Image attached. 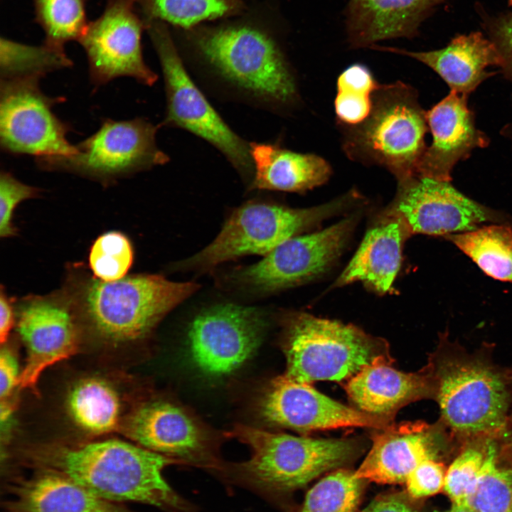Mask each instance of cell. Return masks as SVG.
Wrapping results in <instances>:
<instances>
[{"mask_svg": "<svg viewBox=\"0 0 512 512\" xmlns=\"http://www.w3.org/2000/svg\"><path fill=\"white\" fill-rule=\"evenodd\" d=\"M254 174L251 188L301 192L320 186L330 176L329 164L312 154L277 144L250 142Z\"/></svg>", "mask_w": 512, "mask_h": 512, "instance_id": "cb8c5ba5", "label": "cell"}, {"mask_svg": "<svg viewBox=\"0 0 512 512\" xmlns=\"http://www.w3.org/2000/svg\"><path fill=\"white\" fill-rule=\"evenodd\" d=\"M432 142L417 166L416 176L451 181L454 165L476 148L488 146L489 139L475 125L467 96L451 91L427 112Z\"/></svg>", "mask_w": 512, "mask_h": 512, "instance_id": "ffe728a7", "label": "cell"}, {"mask_svg": "<svg viewBox=\"0 0 512 512\" xmlns=\"http://www.w3.org/2000/svg\"><path fill=\"white\" fill-rule=\"evenodd\" d=\"M403 233L394 220L370 229L335 286L362 281L380 293L389 291L400 265Z\"/></svg>", "mask_w": 512, "mask_h": 512, "instance_id": "484cf974", "label": "cell"}, {"mask_svg": "<svg viewBox=\"0 0 512 512\" xmlns=\"http://www.w3.org/2000/svg\"><path fill=\"white\" fill-rule=\"evenodd\" d=\"M450 0H350L346 11L348 40L353 48L383 40L415 36L433 9Z\"/></svg>", "mask_w": 512, "mask_h": 512, "instance_id": "603a6c76", "label": "cell"}, {"mask_svg": "<svg viewBox=\"0 0 512 512\" xmlns=\"http://www.w3.org/2000/svg\"><path fill=\"white\" fill-rule=\"evenodd\" d=\"M447 468L439 459H428L421 462L407 476L405 484L409 494L415 498L434 495L444 490Z\"/></svg>", "mask_w": 512, "mask_h": 512, "instance_id": "74e56055", "label": "cell"}, {"mask_svg": "<svg viewBox=\"0 0 512 512\" xmlns=\"http://www.w3.org/2000/svg\"><path fill=\"white\" fill-rule=\"evenodd\" d=\"M444 512H476L472 508L468 505L452 504V507Z\"/></svg>", "mask_w": 512, "mask_h": 512, "instance_id": "7bdbcfd3", "label": "cell"}, {"mask_svg": "<svg viewBox=\"0 0 512 512\" xmlns=\"http://www.w3.org/2000/svg\"><path fill=\"white\" fill-rule=\"evenodd\" d=\"M486 274L512 282V228L489 225L446 236Z\"/></svg>", "mask_w": 512, "mask_h": 512, "instance_id": "83f0119b", "label": "cell"}, {"mask_svg": "<svg viewBox=\"0 0 512 512\" xmlns=\"http://www.w3.org/2000/svg\"><path fill=\"white\" fill-rule=\"evenodd\" d=\"M42 471L63 476L95 495L112 501H132L166 512H197L166 482L165 467L176 459L117 439L39 453Z\"/></svg>", "mask_w": 512, "mask_h": 512, "instance_id": "7a4b0ae2", "label": "cell"}, {"mask_svg": "<svg viewBox=\"0 0 512 512\" xmlns=\"http://www.w3.org/2000/svg\"><path fill=\"white\" fill-rule=\"evenodd\" d=\"M363 512H416L408 503L395 495L380 496L373 501Z\"/></svg>", "mask_w": 512, "mask_h": 512, "instance_id": "60d3db41", "label": "cell"}, {"mask_svg": "<svg viewBox=\"0 0 512 512\" xmlns=\"http://www.w3.org/2000/svg\"><path fill=\"white\" fill-rule=\"evenodd\" d=\"M144 30L146 26L134 0H107L101 15L88 23L78 41L85 52L95 86L123 76L154 85L158 76L143 56Z\"/></svg>", "mask_w": 512, "mask_h": 512, "instance_id": "7c38bea8", "label": "cell"}, {"mask_svg": "<svg viewBox=\"0 0 512 512\" xmlns=\"http://www.w3.org/2000/svg\"><path fill=\"white\" fill-rule=\"evenodd\" d=\"M40 189L22 183L11 173L1 171L0 174V237L9 238L16 234L13 225L16 207L23 201L36 197Z\"/></svg>", "mask_w": 512, "mask_h": 512, "instance_id": "8d00e7d4", "label": "cell"}, {"mask_svg": "<svg viewBox=\"0 0 512 512\" xmlns=\"http://www.w3.org/2000/svg\"><path fill=\"white\" fill-rule=\"evenodd\" d=\"M194 75L220 98L274 113L298 100L295 75L281 49L263 28L249 23L186 30Z\"/></svg>", "mask_w": 512, "mask_h": 512, "instance_id": "6da1fadb", "label": "cell"}, {"mask_svg": "<svg viewBox=\"0 0 512 512\" xmlns=\"http://www.w3.org/2000/svg\"><path fill=\"white\" fill-rule=\"evenodd\" d=\"M146 30L164 78L166 110L161 124L201 138L218 149L242 176L252 181L254 169L250 142L230 128L192 78L166 24L152 21Z\"/></svg>", "mask_w": 512, "mask_h": 512, "instance_id": "ba28073f", "label": "cell"}, {"mask_svg": "<svg viewBox=\"0 0 512 512\" xmlns=\"http://www.w3.org/2000/svg\"><path fill=\"white\" fill-rule=\"evenodd\" d=\"M486 434L462 442L447 469L444 491L452 504L467 505L484 462Z\"/></svg>", "mask_w": 512, "mask_h": 512, "instance_id": "e575fe53", "label": "cell"}, {"mask_svg": "<svg viewBox=\"0 0 512 512\" xmlns=\"http://www.w3.org/2000/svg\"><path fill=\"white\" fill-rule=\"evenodd\" d=\"M467 505L476 512H510L512 507V428L487 433L483 464Z\"/></svg>", "mask_w": 512, "mask_h": 512, "instance_id": "4316f807", "label": "cell"}, {"mask_svg": "<svg viewBox=\"0 0 512 512\" xmlns=\"http://www.w3.org/2000/svg\"><path fill=\"white\" fill-rule=\"evenodd\" d=\"M392 360L379 359L348 379L346 393L356 408L365 413L393 417L402 407L434 398V385L427 364L415 373H403L390 366Z\"/></svg>", "mask_w": 512, "mask_h": 512, "instance_id": "44dd1931", "label": "cell"}, {"mask_svg": "<svg viewBox=\"0 0 512 512\" xmlns=\"http://www.w3.org/2000/svg\"><path fill=\"white\" fill-rule=\"evenodd\" d=\"M508 369H509L510 393H511L510 409H509V415H508V425L512 428V368H508Z\"/></svg>", "mask_w": 512, "mask_h": 512, "instance_id": "ee69618b", "label": "cell"}, {"mask_svg": "<svg viewBox=\"0 0 512 512\" xmlns=\"http://www.w3.org/2000/svg\"><path fill=\"white\" fill-rule=\"evenodd\" d=\"M124 433L141 447L178 461L219 471L216 439L210 430L180 404L169 400L144 402L127 419Z\"/></svg>", "mask_w": 512, "mask_h": 512, "instance_id": "9a60e30c", "label": "cell"}, {"mask_svg": "<svg viewBox=\"0 0 512 512\" xmlns=\"http://www.w3.org/2000/svg\"><path fill=\"white\" fill-rule=\"evenodd\" d=\"M508 3L512 6V0H508Z\"/></svg>", "mask_w": 512, "mask_h": 512, "instance_id": "bcb514c9", "label": "cell"}, {"mask_svg": "<svg viewBox=\"0 0 512 512\" xmlns=\"http://www.w3.org/2000/svg\"><path fill=\"white\" fill-rule=\"evenodd\" d=\"M370 48L407 55L422 63L435 71L451 91L466 96L494 74L486 71L487 67L502 65L496 46L480 32L457 36L447 46L430 51L415 52L375 45Z\"/></svg>", "mask_w": 512, "mask_h": 512, "instance_id": "7402d4cb", "label": "cell"}, {"mask_svg": "<svg viewBox=\"0 0 512 512\" xmlns=\"http://www.w3.org/2000/svg\"><path fill=\"white\" fill-rule=\"evenodd\" d=\"M68 405L74 421L90 433H107L118 425V395L102 380L88 378L78 383L69 393Z\"/></svg>", "mask_w": 512, "mask_h": 512, "instance_id": "f1b7e54d", "label": "cell"}, {"mask_svg": "<svg viewBox=\"0 0 512 512\" xmlns=\"http://www.w3.org/2000/svg\"><path fill=\"white\" fill-rule=\"evenodd\" d=\"M255 409L264 422L300 432L346 427L383 429L392 417L374 416L341 404L310 384L284 375L267 382L255 398Z\"/></svg>", "mask_w": 512, "mask_h": 512, "instance_id": "2e32d148", "label": "cell"}, {"mask_svg": "<svg viewBox=\"0 0 512 512\" xmlns=\"http://www.w3.org/2000/svg\"><path fill=\"white\" fill-rule=\"evenodd\" d=\"M34 21L43 30V43L64 49L70 41H78L87 19L86 0H31Z\"/></svg>", "mask_w": 512, "mask_h": 512, "instance_id": "1f68e13d", "label": "cell"}, {"mask_svg": "<svg viewBox=\"0 0 512 512\" xmlns=\"http://www.w3.org/2000/svg\"><path fill=\"white\" fill-rule=\"evenodd\" d=\"M398 191L388 215L405 234L449 235L473 230L495 214L467 198L449 181L412 176L398 181Z\"/></svg>", "mask_w": 512, "mask_h": 512, "instance_id": "5bb4252c", "label": "cell"}, {"mask_svg": "<svg viewBox=\"0 0 512 512\" xmlns=\"http://www.w3.org/2000/svg\"><path fill=\"white\" fill-rule=\"evenodd\" d=\"M198 286L158 274H136L114 282L96 278L82 284L75 298L91 325L114 341L143 338Z\"/></svg>", "mask_w": 512, "mask_h": 512, "instance_id": "52a82bcc", "label": "cell"}, {"mask_svg": "<svg viewBox=\"0 0 512 512\" xmlns=\"http://www.w3.org/2000/svg\"><path fill=\"white\" fill-rule=\"evenodd\" d=\"M266 321L260 310L232 304L198 314L188 331L190 357L211 377L228 375L250 359L261 343Z\"/></svg>", "mask_w": 512, "mask_h": 512, "instance_id": "4fadbf2b", "label": "cell"}, {"mask_svg": "<svg viewBox=\"0 0 512 512\" xmlns=\"http://www.w3.org/2000/svg\"><path fill=\"white\" fill-rule=\"evenodd\" d=\"M73 61L65 49L55 48L43 43L28 45L6 37L0 38L1 80L35 78L69 68Z\"/></svg>", "mask_w": 512, "mask_h": 512, "instance_id": "4dcf8cb0", "label": "cell"}, {"mask_svg": "<svg viewBox=\"0 0 512 512\" xmlns=\"http://www.w3.org/2000/svg\"><path fill=\"white\" fill-rule=\"evenodd\" d=\"M378 85L369 69L359 63L346 68L337 80L334 108L343 124L356 126L365 121L373 107V95Z\"/></svg>", "mask_w": 512, "mask_h": 512, "instance_id": "d6a6232c", "label": "cell"}, {"mask_svg": "<svg viewBox=\"0 0 512 512\" xmlns=\"http://www.w3.org/2000/svg\"><path fill=\"white\" fill-rule=\"evenodd\" d=\"M20 374L15 356L9 350L2 349L0 355L1 401L11 400L14 388L18 385Z\"/></svg>", "mask_w": 512, "mask_h": 512, "instance_id": "ab89813d", "label": "cell"}, {"mask_svg": "<svg viewBox=\"0 0 512 512\" xmlns=\"http://www.w3.org/2000/svg\"><path fill=\"white\" fill-rule=\"evenodd\" d=\"M491 353L489 346L469 352L443 334L429 358L439 421L459 444L508 425L509 369Z\"/></svg>", "mask_w": 512, "mask_h": 512, "instance_id": "3957f363", "label": "cell"}, {"mask_svg": "<svg viewBox=\"0 0 512 512\" xmlns=\"http://www.w3.org/2000/svg\"><path fill=\"white\" fill-rule=\"evenodd\" d=\"M353 196L304 209L257 202L237 208L215 239L191 257L189 267L210 268L246 255H267L285 240L346 207Z\"/></svg>", "mask_w": 512, "mask_h": 512, "instance_id": "9c48e42d", "label": "cell"}, {"mask_svg": "<svg viewBox=\"0 0 512 512\" xmlns=\"http://www.w3.org/2000/svg\"><path fill=\"white\" fill-rule=\"evenodd\" d=\"M427 127L414 89L400 82L379 85L369 116L353 126L345 149L352 159L380 165L400 181L416 176Z\"/></svg>", "mask_w": 512, "mask_h": 512, "instance_id": "8992f818", "label": "cell"}, {"mask_svg": "<svg viewBox=\"0 0 512 512\" xmlns=\"http://www.w3.org/2000/svg\"><path fill=\"white\" fill-rule=\"evenodd\" d=\"M510 512H512V507H511V511H510Z\"/></svg>", "mask_w": 512, "mask_h": 512, "instance_id": "7dc6e473", "label": "cell"}, {"mask_svg": "<svg viewBox=\"0 0 512 512\" xmlns=\"http://www.w3.org/2000/svg\"><path fill=\"white\" fill-rule=\"evenodd\" d=\"M489 28L491 41L502 59L503 72L512 81V12L495 18Z\"/></svg>", "mask_w": 512, "mask_h": 512, "instance_id": "f35d334b", "label": "cell"}, {"mask_svg": "<svg viewBox=\"0 0 512 512\" xmlns=\"http://www.w3.org/2000/svg\"><path fill=\"white\" fill-rule=\"evenodd\" d=\"M355 223L352 216L321 231L292 237L240 271L237 279L256 290L273 292L311 278L340 254Z\"/></svg>", "mask_w": 512, "mask_h": 512, "instance_id": "e0dca14e", "label": "cell"}, {"mask_svg": "<svg viewBox=\"0 0 512 512\" xmlns=\"http://www.w3.org/2000/svg\"><path fill=\"white\" fill-rule=\"evenodd\" d=\"M19 512H130L59 474L41 471L13 487Z\"/></svg>", "mask_w": 512, "mask_h": 512, "instance_id": "d4e9b609", "label": "cell"}, {"mask_svg": "<svg viewBox=\"0 0 512 512\" xmlns=\"http://www.w3.org/2000/svg\"><path fill=\"white\" fill-rule=\"evenodd\" d=\"M145 26L152 21L169 23L186 30L204 21L238 14L243 0H134Z\"/></svg>", "mask_w": 512, "mask_h": 512, "instance_id": "f546056e", "label": "cell"}, {"mask_svg": "<svg viewBox=\"0 0 512 512\" xmlns=\"http://www.w3.org/2000/svg\"><path fill=\"white\" fill-rule=\"evenodd\" d=\"M133 259L129 239L121 232L110 231L100 235L92 244L88 265L95 278L114 282L126 277Z\"/></svg>", "mask_w": 512, "mask_h": 512, "instance_id": "d590c367", "label": "cell"}, {"mask_svg": "<svg viewBox=\"0 0 512 512\" xmlns=\"http://www.w3.org/2000/svg\"><path fill=\"white\" fill-rule=\"evenodd\" d=\"M286 377L304 383L350 379L379 359L392 360L387 343L352 326L299 313L284 329Z\"/></svg>", "mask_w": 512, "mask_h": 512, "instance_id": "5b68a950", "label": "cell"}, {"mask_svg": "<svg viewBox=\"0 0 512 512\" xmlns=\"http://www.w3.org/2000/svg\"><path fill=\"white\" fill-rule=\"evenodd\" d=\"M229 434L249 446L251 456L243 462L224 464L219 473L272 501L346 464L361 451L353 439L297 437L240 424Z\"/></svg>", "mask_w": 512, "mask_h": 512, "instance_id": "277c9868", "label": "cell"}, {"mask_svg": "<svg viewBox=\"0 0 512 512\" xmlns=\"http://www.w3.org/2000/svg\"><path fill=\"white\" fill-rule=\"evenodd\" d=\"M158 127L143 118L107 119L95 133L75 145L76 153L37 158L36 162L43 170L111 181L169 161L157 146Z\"/></svg>", "mask_w": 512, "mask_h": 512, "instance_id": "30bf717a", "label": "cell"}, {"mask_svg": "<svg viewBox=\"0 0 512 512\" xmlns=\"http://www.w3.org/2000/svg\"><path fill=\"white\" fill-rule=\"evenodd\" d=\"M35 78L1 80L0 144L5 152L36 159L70 156L77 151L67 134L69 126L53 112L63 97H50Z\"/></svg>", "mask_w": 512, "mask_h": 512, "instance_id": "8fae6325", "label": "cell"}, {"mask_svg": "<svg viewBox=\"0 0 512 512\" xmlns=\"http://www.w3.org/2000/svg\"><path fill=\"white\" fill-rule=\"evenodd\" d=\"M14 316L11 299L8 297L4 287L0 293V341H6L9 334L14 325Z\"/></svg>", "mask_w": 512, "mask_h": 512, "instance_id": "b9f144b4", "label": "cell"}, {"mask_svg": "<svg viewBox=\"0 0 512 512\" xmlns=\"http://www.w3.org/2000/svg\"><path fill=\"white\" fill-rule=\"evenodd\" d=\"M375 434L372 447L355 476L380 484L405 483L408 475L423 461L441 460L459 443L439 421L390 424Z\"/></svg>", "mask_w": 512, "mask_h": 512, "instance_id": "ac0fdd59", "label": "cell"}, {"mask_svg": "<svg viewBox=\"0 0 512 512\" xmlns=\"http://www.w3.org/2000/svg\"><path fill=\"white\" fill-rule=\"evenodd\" d=\"M363 482L354 471L336 469L310 489L300 512H356Z\"/></svg>", "mask_w": 512, "mask_h": 512, "instance_id": "836d02e7", "label": "cell"}, {"mask_svg": "<svg viewBox=\"0 0 512 512\" xmlns=\"http://www.w3.org/2000/svg\"><path fill=\"white\" fill-rule=\"evenodd\" d=\"M501 134L512 141V122L503 128Z\"/></svg>", "mask_w": 512, "mask_h": 512, "instance_id": "f6af8a7d", "label": "cell"}, {"mask_svg": "<svg viewBox=\"0 0 512 512\" xmlns=\"http://www.w3.org/2000/svg\"><path fill=\"white\" fill-rule=\"evenodd\" d=\"M70 299L57 295L34 296L21 304L17 329L26 347L27 358L19 387L35 390L46 368L77 351V331Z\"/></svg>", "mask_w": 512, "mask_h": 512, "instance_id": "d6986e66", "label": "cell"}]
</instances>
